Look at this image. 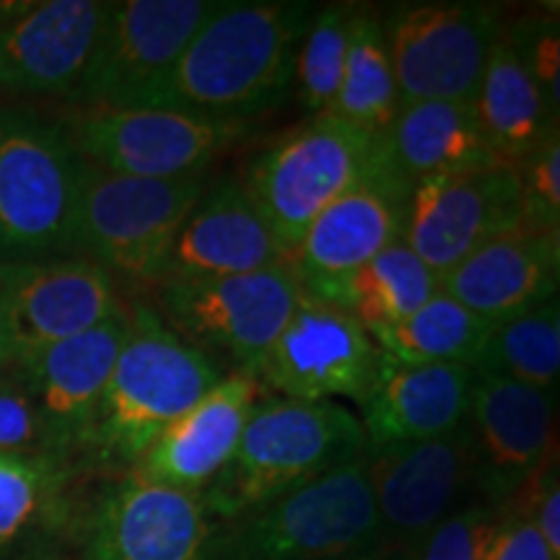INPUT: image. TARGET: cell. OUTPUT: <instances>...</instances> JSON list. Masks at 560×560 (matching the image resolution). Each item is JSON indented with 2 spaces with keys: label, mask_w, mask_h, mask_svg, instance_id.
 Here are the masks:
<instances>
[{
  "label": "cell",
  "mask_w": 560,
  "mask_h": 560,
  "mask_svg": "<svg viewBox=\"0 0 560 560\" xmlns=\"http://www.w3.org/2000/svg\"><path fill=\"white\" fill-rule=\"evenodd\" d=\"M346 560H412V558H410V556H405V552H397V550L382 548V550L366 552V556H355V558H346Z\"/></svg>",
  "instance_id": "f35d334b"
},
{
  "label": "cell",
  "mask_w": 560,
  "mask_h": 560,
  "mask_svg": "<svg viewBox=\"0 0 560 560\" xmlns=\"http://www.w3.org/2000/svg\"><path fill=\"white\" fill-rule=\"evenodd\" d=\"M221 380L223 371L174 335L156 312L136 306L86 450L115 465H138L153 441Z\"/></svg>",
  "instance_id": "277c9868"
},
{
  "label": "cell",
  "mask_w": 560,
  "mask_h": 560,
  "mask_svg": "<svg viewBox=\"0 0 560 560\" xmlns=\"http://www.w3.org/2000/svg\"><path fill=\"white\" fill-rule=\"evenodd\" d=\"M376 156L384 177L405 195L425 179L501 164L470 102L400 104L389 130L376 140Z\"/></svg>",
  "instance_id": "d4e9b609"
},
{
  "label": "cell",
  "mask_w": 560,
  "mask_h": 560,
  "mask_svg": "<svg viewBox=\"0 0 560 560\" xmlns=\"http://www.w3.org/2000/svg\"><path fill=\"white\" fill-rule=\"evenodd\" d=\"M289 265L242 182L215 185L182 223L159 285L200 283Z\"/></svg>",
  "instance_id": "44dd1931"
},
{
  "label": "cell",
  "mask_w": 560,
  "mask_h": 560,
  "mask_svg": "<svg viewBox=\"0 0 560 560\" xmlns=\"http://www.w3.org/2000/svg\"><path fill=\"white\" fill-rule=\"evenodd\" d=\"M516 229H522V195L509 161L425 179L405 202L402 240L436 278Z\"/></svg>",
  "instance_id": "9a60e30c"
},
{
  "label": "cell",
  "mask_w": 560,
  "mask_h": 560,
  "mask_svg": "<svg viewBox=\"0 0 560 560\" xmlns=\"http://www.w3.org/2000/svg\"><path fill=\"white\" fill-rule=\"evenodd\" d=\"M125 312L120 283L86 257L0 265V319L13 366Z\"/></svg>",
  "instance_id": "4fadbf2b"
},
{
  "label": "cell",
  "mask_w": 560,
  "mask_h": 560,
  "mask_svg": "<svg viewBox=\"0 0 560 560\" xmlns=\"http://www.w3.org/2000/svg\"><path fill=\"white\" fill-rule=\"evenodd\" d=\"M9 9H11V3H0V19H3L5 13H9Z\"/></svg>",
  "instance_id": "ab89813d"
},
{
  "label": "cell",
  "mask_w": 560,
  "mask_h": 560,
  "mask_svg": "<svg viewBox=\"0 0 560 560\" xmlns=\"http://www.w3.org/2000/svg\"><path fill=\"white\" fill-rule=\"evenodd\" d=\"M107 5L102 0L11 3L0 19V89L70 102L102 37Z\"/></svg>",
  "instance_id": "d6986e66"
},
{
  "label": "cell",
  "mask_w": 560,
  "mask_h": 560,
  "mask_svg": "<svg viewBox=\"0 0 560 560\" xmlns=\"http://www.w3.org/2000/svg\"><path fill=\"white\" fill-rule=\"evenodd\" d=\"M83 170L62 117L0 107V265L75 255Z\"/></svg>",
  "instance_id": "3957f363"
},
{
  "label": "cell",
  "mask_w": 560,
  "mask_h": 560,
  "mask_svg": "<svg viewBox=\"0 0 560 560\" xmlns=\"http://www.w3.org/2000/svg\"><path fill=\"white\" fill-rule=\"evenodd\" d=\"M202 174L179 179H140L83 170L75 226V257H86L117 283L156 285L182 223L206 195Z\"/></svg>",
  "instance_id": "8992f818"
},
{
  "label": "cell",
  "mask_w": 560,
  "mask_h": 560,
  "mask_svg": "<svg viewBox=\"0 0 560 560\" xmlns=\"http://www.w3.org/2000/svg\"><path fill=\"white\" fill-rule=\"evenodd\" d=\"M560 234L516 229L482 244L439 278V289L475 317L495 322L558 296Z\"/></svg>",
  "instance_id": "cb8c5ba5"
},
{
  "label": "cell",
  "mask_w": 560,
  "mask_h": 560,
  "mask_svg": "<svg viewBox=\"0 0 560 560\" xmlns=\"http://www.w3.org/2000/svg\"><path fill=\"white\" fill-rule=\"evenodd\" d=\"M366 450L361 420L340 402H257L231 459L200 490L210 516L240 520Z\"/></svg>",
  "instance_id": "7a4b0ae2"
},
{
  "label": "cell",
  "mask_w": 560,
  "mask_h": 560,
  "mask_svg": "<svg viewBox=\"0 0 560 560\" xmlns=\"http://www.w3.org/2000/svg\"><path fill=\"white\" fill-rule=\"evenodd\" d=\"M516 166L522 195V226L560 234V138L558 130Z\"/></svg>",
  "instance_id": "836d02e7"
},
{
  "label": "cell",
  "mask_w": 560,
  "mask_h": 560,
  "mask_svg": "<svg viewBox=\"0 0 560 560\" xmlns=\"http://www.w3.org/2000/svg\"><path fill=\"white\" fill-rule=\"evenodd\" d=\"M470 104L490 149L509 164H520L550 132L558 130V117L545 107L540 91L503 34L490 52Z\"/></svg>",
  "instance_id": "484cf974"
},
{
  "label": "cell",
  "mask_w": 560,
  "mask_h": 560,
  "mask_svg": "<svg viewBox=\"0 0 560 560\" xmlns=\"http://www.w3.org/2000/svg\"><path fill=\"white\" fill-rule=\"evenodd\" d=\"M260 395L257 376L226 374L153 441L132 470L164 486L200 493L240 446Z\"/></svg>",
  "instance_id": "7402d4cb"
},
{
  "label": "cell",
  "mask_w": 560,
  "mask_h": 560,
  "mask_svg": "<svg viewBox=\"0 0 560 560\" xmlns=\"http://www.w3.org/2000/svg\"><path fill=\"white\" fill-rule=\"evenodd\" d=\"M215 9V0L109 3L102 37L68 104L73 109L143 107Z\"/></svg>",
  "instance_id": "30bf717a"
},
{
  "label": "cell",
  "mask_w": 560,
  "mask_h": 560,
  "mask_svg": "<svg viewBox=\"0 0 560 560\" xmlns=\"http://www.w3.org/2000/svg\"><path fill=\"white\" fill-rule=\"evenodd\" d=\"M355 5L335 3L314 11L296 52L293 79L299 86V100L314 117L327 115L338 96L342 73H346L350 21Z\"/></svg>",
  "instance_id": "1f68e13d"
},
{
  "label": "cell",
  "mask_w": 560,
  "mask_h": 560,
  "mask_svg": "<svg viewBox=\"0 0 560 560\" xmlns=\"http://www.w3.org/2000/svg\"><path fill=\"white\" fill-rule=\"evenodd\" d=\"M382 366V350L361 322L301 293L289 325L257 369V382L301 402H363Z\"/></svg>",
  "instance_id": "5bb4252c"
},
{
  "label": "cell",
  "mask_w": 560,
  "mask_h": 560,
  "mask_svg": "<svg viewBox=\"0 0 560 560\" xmlns=\"http://www.w3.org/2000/svg\"><path fill=\"white\" fill-rule=\"evenodd\" d=\"M314 16L310 3H223L187 42L143 107L182 109L210 120L249 122L289 94L296 52Z\"/></svg>",
  "instance_id": "6da1fadb"
},
{
  "label": "cell",
  "mask_w": 560,
  "mask_h": 560,
  "mask_svg": "<svg viewBox=\"0 0 560 560\" xmlns=\"http://www.w3.org/2000/svg\"><path fill=\"white\" fill-rule=\"evenodd\" d=\"M13 366V350H11V340L9 335H5V327H3V319H0V376L5 374Z\"/></svg>",
  "instance_id": "74e56055"
},
{
  "label": "cell",
  "mask_w": 560,
  "mask_h": 560,
  "mask_svg": "<svg viewBox=\"0 0 560 560\" xmlns=\"http://www.w3.org/2000/svg\"><path fill=\"white\" fill-rule=\"evenodd\" d=\"M363 457L384 545L410 558L446 516L465 506L475 488L470 420L433 439L366 446Z\"/></svg>",
  "instance_id": "7c38bea8"
},
{
  "label": "cell",
  "mask_w": 560,
  "mask_h": 560,
  "mask_svg": "<svg viewBox=\"0 0 560 560\" xmlns=\"http://www.w3.org/2000/svg\"><path fill=\"white\" fill-rule=\"evenodd\" d=\"M128 332L130 310L16 366L62 462L86 450L91 423Z\"/></svg>",
  "instance_id": "ffe728a7"
},
{
  "label": "cell",
  "mask_w": 560,
  "mask_h": 560,
  "mask_svg": "<svg viewBox=\"0 0 560 560\" xmlns=\"http://www.w3.org/2000/svg\"><path fill=\"white\" fill-rule=\"evenodd\" d=\"M475 488L501 514L556 454V392L475 374Z\"/></svg>",
  "instance_id": "e0dca14e"
},
{
  "label": "cell",
  "mask_w": 560,
  "mask_h": 560,
  "mask_svg": "<svg viewBox=\"0 0 560 560\" xmlns=\"http://www.w3.org/2000/svg\"><path fill=\"white\" fill-rule=\"evenodd\" d=\"M62 122L89 164L140 179L202 174L249 130L247 122L210 120L164 107L73 109Z\"/></svg>",
  "instance_id": "9c48e42d"
},
{
  "label": "cell",
  "mask_w": 560,
  "mask_h": 560,
  "mask_svg": "<svg viewBox=\"0 0 560 560\" xmlns=\"http://www.w3.org/2000/svg\"><path fill=\"white\" fill-rule=\"evenodd\" d=\"M405 202L408 195L384 177L382 166L374 177L335 200L306 229L289 260L301 293L319 304L346 310L355 272L389 244L402 240Z\"/></svg>",
  "instance_id": "ac0fdd59"
},
{
  "label": "cell",
  "mask_w": 560,
  "mask_h": 560,
  "mask_svg": "<svg viewBox=\"0 0 560 560\" xmlns=\"http://www.w3.org/2000/svg\"><path fill=\"white\" fill-rule=\"evenodd\" d=\"M0 454L58 459L50 431L42 420L24 376L11 366L0 376ZM68 465V462H66Z\"/></svg>",
  "instance_id": "e575fe53"
},
{
  "label": "cell",
  "mask_w": 560,
  "mask_h": 560,
  "mask_svg": "<svg viewBox=\"0 0 560 560\" xmlns=\"http://www.w3.org/2000/svg\"><path fill=\"white\" fill-rule=\"evenodd\" d=\"M516 60L540 91L552 117L560 115V26L550 13H527L503 32Z\"/></svg>",
  "instance_id": "d6a6232c"
},
{
  "label": "cell",
  "mask_w": 560,
  "mask_h": 560,
  "mask_svg": "<svg viewBox=\"0 0 560 560\" xmlns=\"http://www.w3.org/2000/svg\"><path fill=\"white\" fill-rule=\"evenodd\" d=\"M439 291V278L405 240L382 249L355 272L346 310L369 335L400 325Z\"/></svg>",
  "instance_id": "f546056e"
},
{
  "label": "cell",
  "mask_w": 560,
  "mask_h": 560,
  "mask_svg": "<svg viewBox=\"0 0 560 560\" xmlns=\"http://www.w3.org/2000/svg\"><path fill=\"white\" fill-rule=\"evenodd\" d=\"M475 371L462 363L389 361L382 366L361 402L366 446L408 444L450 433L470 420Z\"/></svg>",
  "instance_id": "603a6c76"
},
{
  "label": "cell",
  "mask_w": 560,
  "mask_h": 560,
  "mask_svg": "<svg viewBox=\"0 0 560 560\" xmlns=\"http://www.w3.org/2000/svg\"><path fill=\"white\" fill-rule=\"evenodd\" d=\"M470 369L475 374L556 392L560 376L558 296L490 325Z\"/></svg>",
  "instance_id": "83f0119b"
},
{
  "label": "cell",
  "mask_w": 560,
  "mask_h": 560,
  "mask_svg": "<svg viewBox=\"0 0 560 560\" xmlns=\"http://www.w3.org/2000/svg\"><path fill=\"white\" fill-rule=\"evenodd\" d=\"M213 516L200 493L130 470L91 509L83 560H210Z\"/></svg>",
  "instance_id": "2e32d148"
},
{
  "label": "cell",
  "mask_w": 560,
  "mask_h": 560,
  "mask_svg": "<svg viewBox=\"0 0 560 560\" xmlns=\"http://www.w3.org/2000/svg\"><path fill=\"white\" fill-rule=\"evenodd\" d=\"M301 289L289 265L200 283L159 285L156 314L174 335L226 374H252L268 353Z\"/></svg>",
  "instance_id": "ba28073f"
},
{
  "label": "cell",
  "mask_w": 560,
  "mask_h": 560,
  "mask_svg": "<svg viewBox=\"0 0 560 560\" xmlns=\"http://www.w3.org/2000/svg\"><path fill=\"white\" fill-rule=\"evenodd\" d=\"M66 462L0 454V560L50 522L66 488Z\"/></svg>",
  "instance_id": "4dcf8cb0"
},
{
  "label": "cell",
  "mask_w": 560,
  "mask_h": 560,
  "mask_svg": "<svg viewBox=\"0 0 560 560\" xmlns=\"http://www.w3.org/2000/svg\"><path fill=\"white\" fill-rule=\"evenodd\" d=\"M490 330V322L475 317L450 293L436 291L416 314L400 325L374 332L376 348L389 361L423 366V363H462L470 366Z\"/></svg>",
  "instance_id": "f1b7e54d"
},
{
  "label": "cell",
  "mask_w": 560,
  "mask_h": 560,
  "mask_svg": "<svg viewBox=\"0 0 560 560\" xmlns=\"http://www.w3.org/2000/svg\"><path fill=\"white\" fill-rule=\"evenodd\" d=\"M382 21L400 104L472 102L503 34L501 13L470 0L400 5Z\"/></svg>",
  "instance_id": "8fae6325"
},
{
  "label": "cell",
  "mask_w": 560,
  "mask_h": 560,
  "mask_svg": "<svg viewBox=\"0 0 560 560\" xmlns=\"http://www.w3.org/2000/svg\"><path fill=\"white\" fill-rule=\"evenodd\" d=\"M387 548L363 452L215 527L210 560H346Z\"/></svg>",
  "instance_id": "5b68a950"
},
{
  "label": "cell",
  "mask_w": 560,
  "mask_h": 560,
  "mask_svg": "<svg viewBox=\"0 0 560 560\" xmlns=\"http://www.w3.org/2000/svg\"><path fill=\"white\" fill-rule=\"evenodd\" d=\"M495 522L499 511L488 503H465L425 537L412 560H486Z\"/></svg>",
  "instance_id": "d590c367"
},
{
  "label": "cell",
  "mask_w": 560,
  "mask_h": 560,
  "mask_svg": "<svg viewBox=\"0 0 560 560\" xmlns=\"http://www.w3.org/2000/svg\"><path fill=\"white\" fill-rule=\"evenodd\" d=\"M382 19V13L374 9L355 5L353 21H350L346 73H342L338 96L325 115L353 125L376 140L389 130L400 109V91H397L395 70H392Z\"/></svg>",
  "instance_id": "4316f807"
},
{
  "label": "cell",
  "mask_w": 560,
  "mask_h": 560,
  "mask_svg": "<svg viewBox=\"0 0 560 560\" xmlns=\"http://www.w3.org/2000/svg\"><path fill=\"white\" fill-rule=\"evenodd\" d=\"M376 172V138L322 115L252 161L242 187L289 262L306 229Z\"/></svg>",
  "instance_id": "52a82bcc"
},
{
  "label": "cell",
  "mask_w": 560,
  "mask_h": 560,
  "mask_svg": "<svg viewBox=\"0 0 560 560\" xmlns=\"http://www.w3.org/2000/svg\"><path fill=\"white\" fill-rule=\"evenodd\" d=\"M486 560H558L537 535L535 524L516 511L503 509L490 537Z\"/></svg>",
  "instance_id": "8d00e7d4"
}]
</instances>
